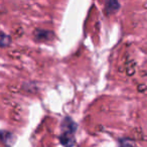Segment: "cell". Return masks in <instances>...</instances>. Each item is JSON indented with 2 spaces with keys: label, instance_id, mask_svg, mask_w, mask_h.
Instances as JSON below:
<instances>
[{
  "label": "cell",
  "instance_id": "6da1fadb",
  "mask_svg": "<svg viewBox=\"0 0 147 147\" xmlns=\"http://www.w3.org/2000/svg\"><path fill=\"white\" fill-rule=\"evenodd\" d=\"M61 128H63V131L65 133H67V134H74V132H75L77 129V125L71 118L67 117V118L63 119V123H61Z\"/></svg>",
  "mask_w": 147,
  "mask_h": 147
},
{
  "label": "cell",
  "instance_id": "277c9868",
  "mask_svg": "<svg viewBox=\"0 0 147 147\" xmlns=\"http://www.w3.org/2000/svg\"><path fill=\"white\" fill-rule=\"evenodd\" d=\"M0 140L2 141L5 145L11 146V144L14 142L15 138H14V135L11 134V133H9V132H1V133H0Z\"/></svg>",
  "mask_w": 147,
  "mask_h": 147
},
{
  "label": "cell",
  "instance_id": "5b68a950",
  "mask_svg": "<svg viewBox=\"0 0 147 147\" xmlns=\"http://www.w3.org/2000/svg\"><path fill=\"white\" fill-rule=\"evenodd\" d=\"M120 8V3L117 1H108L105 4V9L107 13H114Z\"/></svg>",
  "mask_w": 147,
  "mask_h": 147
},
{
  "label": "cell",
  "instance_id": "3957f363",
  "mask_svg": "<svg viewBox=\"0 0 147 147\" xmlns=\"http://www.w3.org/2000/svg\"><path fill=\"white\" fill-rule=\"evenodd\" d=\"M61 142L65 147H71L75 144V138H74L73 134L63 133L61 136Z\"/></svg>",
  "mask_w": 147,
  "mask_h": 147
},
{
  "label": "cell",
  "instance_id": "7a4b0ae2",
  "mask_svg": "<svg viewBox=\"0 0 147 147\" xmlns=\"http://www.w3.org/2000/svg\"><path fill=\"white\" fill-rule=\"evenodd\" d=\"M34 36L37 40L43 41V40H49L53 37V34L51 31L42 30V29H36L34 31Z\"/></svg>",
  "mask_w": 147,
  "mask_h": 147
},
{
  "label": "cell",
  "instance_id": "8992f818",
  "mask_svg": "<svg viewBox=\"0 0 147 147\" xmlns=\"http://www.w3.org/2000/svg\"><path fill=\"white\" fill-rule=\"evenodd\" d=\"M11 42V38L8 36L7 34H5V33L3 32H0V47H7V45H9Z\"/></svg>",
  "mask_w": 147,
  "mask_h": 147
}]
</instances>
